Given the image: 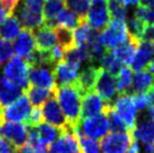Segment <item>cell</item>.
I'll use <instances>...</instances> for the list:
<instances>
[{
	"mask_svg": "<svg viewBox=\"0 0 154 153\" xmlns=\"http://www.w3.org/2000/svg\"><path fill=\"white\" fill-rule=\"evenodd\" d=\"M48 153H81L77 133L71 130L62 131L59 137L50 145Z\"/></svg>",
	"mask_w": 154,
	"mask_h": 153,
	"instance_id": "cell-12",
	"label": "cell"
},
{
	"mask_svg": "<svg viewBox=\"0 0 154 153\" xmlns=\"http://www.w3.org/2000/svg\"><path fill=\"white\" fill-rule=\"evenodd\" d=\"M28 73H29V65L25 60L19 56H13L7 61L4 67V76L7 80L11 81L13 83L25 91L28 86Z\"/></svg>",
	"mask_w": 154,
	"mask_h": 153,
	"instance_id": "cell-3",
	"label": "cell"
},
{
	"mask_svg": "<svg viewBox=\"0 0 154 153\" xmlns=\"http://www.w3.org/2000/svg\"><path fill=\"white\" fill-rule=\"evenodd\" d=\"M94 91L97 95H99L105 102L110 104V101L115 98L117 94L115 76L100 68V72H99V76L97 79Z\"/></svg>",
	"mask_w": 154,
	"mask_h": 153,
	"instance_id": "cell-13",
	"label": "cell"
},
{
	"mask_svg": "<svg viewBox=\"0 0 154 153\" xmlns=\"http://www.w3.org/2000/svg\"><path fill=\"white\" fill-rule=\"evenodd\" d=\"M85 20L82 18L78 17L74 13H72L70 9L65 7L62 11H61L57 17L54 19V21L52 23L51 27H64L68 30H75L78 26L81 24V21Z\"/></svg>",
	"mask_w": 154,
	"mask_h": 153,
	"instance_id": "cell-27",
	"label": "cell"
},
{
	"mask_svg": "<svg viewBox=\"0 0 154 153\" xmlns=\"http://www.w3.org/2000/svg\"><path fill=\"white\" fill-rule=\"evenodd\" d=\"M42 123H43V116H42L41 107H34L30 111L29 117H28V120H27L26 125L29 128H35Z\"/></svg>",
	"mask_w": 154,
	"mask_h": 153,
	"instance_id": "cell-42",
	"label": "cell"
},
{
	"mask_svg": "<svg viewBox=\"0 0 154 153\" xmlns=\"http://www.w3.org/2000/svg\"><path fill=\"white\" fill-rule=\"evenodd\" d=\"M77 136L81 153H100V144L97 140L88 139L79 133H77Z\"/></svg>",
	"mask_w": 154,
	"mask_h": 153,
	"instance_id": "cell-37",
	"label": "cell"
},
{
	"mask_svg": "<svg viewBox=\"0 0 154 153\" xmlns=\"http://www.w3.org/2000/svg\"><path fill=\"white\" fill-rule=\"evenodd\" d=\"M154 54V47L147 43H140L137 47L134 59L132 61V69L135 72L146 70L150 65Z\"/></svg>",
	"mask_w": 154,
	"mask_h": 153,
	"instance_id": "cell-21",
	"label": "cell"
},
{
	"mask_svg": "<svg viewBox=\"0 0 154 153\" xmlns=\"http://www.w3.org/2000/svg\"><path fill=\"white\" fill-rule=\"evenodd\" d=\"M99 72H100V68H96L94 65H90L78 76V79L74 82V85L81 91L82 96L87 92L94 90V86H96L97 79L99 76Z\"/></svg>",
	"mask_w": 154,
	"mask_h": 153,
	"instance_id": "cell-22",
	"label": "cell"
},
{
	"mask_svg": "<svg viewBox=\"0 0 154 153\" xmlns=\"http://www.w3.org/2000/svg\"><path fill=\"white\" fill-rule=\"evenodd\" d=\"M136 18H138L140 20H142L144 24H151L154 23V8L151 7H146L143 5H138L135 9V15Z\"/></svg>",
	"mask_w": 154,
	"mask_h": 153,
	"instance_id": "cell-39",
	"label": "cell"
},
{
	"mask_svg": "<svg viewBox=\"0 0 154 153\" xmlns=\"http://www.w3.org/2000/svg\"><path fill=\"white\" fill-rule=\"evenodd\" d=\"M63 60L79 69L81 68L82 64L91 61L89 53H88L86 47H77V46L71 48L70 51L65 52L64 59Z\"/></svg>",
	"mask_w": 154,
	"mask_h": 153,
	"instance_id": "cell-30",
	"label": "cell"
},
{
	"mask_svg": "<svg viewBox=\"0 0 154 153\" xmlns=\"http://www.w3.org/2000/svg\"><path fill=\"white\" fill-rule=\"evenodd\" d=\"M65 1L62 0H45L43 6L44 24L51 26L57 15L65 8Z\"/></svg>",
	"mask_w": 154,
	"mask_h": 153,
	"instance_id": "cell-29",
	"label": "cell"
},
{
	"mask_svg": "<svg viewBox=\"0 0 154 153\" xmlns=\"http://www.w3.org/2000/svg\"><path fill=\"white\" fill-rule=\"evenodd\" d=\"M100 63L103 65L101 69H103L105 71H107L108 73H110L111 76H117L120 69L124 67L118 60L116 59L115 56L111 54V52H107V53L101 58Z\"/></svg>",
	"mask_w": 154,
	"mask_h": 153,
	"instance_id": "cell-35",
	"label": "cell"
},
{
	"mask_svg": "<svg viewBox=\"0 0 154 153\" xmlns=\"http://www.w3.org/2000/svg\"><path fill=\"white\" fill-rule=\"evenodd\" d=\"M132 98L137 111H144L146 108H149L151 106V102L147 94H133Z\"/></svg>",
	"mask_w": 154,
	"mask_h": 153,
	"instance_id": "cell-41",
	"label": "cell"
},
{
	"mask_svg": "<svg viewBox=\"0 0 154 153\" xmlns=\"http://www.w3.org/2000/svg\"><path fill=\"white\" fill-rule=\"evenodd\" d=\"M140 43H141L140 39L128 36V39L124 44L117 46L116 48L111 50L110 52L124 67H128L132 64V61L134 59L135 52H136Z\"/></svg>",
	"mask_w": 154,
	"mask_h": 153,
	"instance_id": "cell-20",
	"label": "cell"
},
{
	"mask_svg": "<svg viewBox=\"0 0 154 153\" xmlns=\"http://www.w3.org/2000/svg\"><path fill=\"white\" fill-rule=\"evenodd\" d=\"M1 122H4V120H2V107L0 106V123Z\"/></svg>",
	"mask_w": 154,
	"mask_h": 153,
	"instance_id": "cell-54",
	"label": "cell"
},
{
	"mask_svg": "<svg viewBox=\"0 0 154 153\" xmlns=\"http://www.w3.org/2000/svg\"><path fill=\"white\" fill-rule=\"evenodd\" d=\"M149 71H150L151 73H153V74H154V59H152L150 65H149Z\"/></svg>",
	"mask_w": 154,
	"mask_h": 153,
	"instance_id": "cell-53",
	"label": "cell"
},
{
	"mask_svg": "<svg viewBox=\"0 0 154 153\" xmlns=\"http://www.w3.org/2000/svg\"><path fill=\"white\" fill-rule=\"evenodd\" d=\"M132 142L131 133L112 132L103 137L99 144L103 153H127Z\"/></svg>",
	"mask_w": 154,
	"mask_h": 153,
	"instance_id": "cell-9",
	"label": "cell"
},
{
	"mask_svg": "<svg viewBox=\"0 0 154 153\" xmlns=\"http://www.w3.org/2000/svg\"><path fill=\"white\" fill-rule=\"evenodd\" d=\"M143 153H154V145H145Z\"/></svg>",
	"mask_w": 154,
	"mask_h": 153,
	"instance_id": "cell-51",
	"label": "cell"
},
{
	"mask_svg": "<svg viewBox=\"0 0 154 153\" xmlns=\"http://www.w3.org/2000/svg\"><path fill=\"white\" fill-rule=\"evenodd\" d=\"M123 2H124L125 7L127 8L129 6H138V5L141 4V0H123Z\"/></svg>",
	"mask_w": 154,
	"mask_h": 153,
	"instance_id": "cell-48",
	"label": "cell"
},
{
	"mask_svg": "<svg viewBox=\"0 0 154 153\" xmlns=\"http://www.w3.org/2000/svg\"><path fill=\"white\" fill-rule=\"evenodd\" d=\"M66 8L74 13L78 17L85 19L89 10L90 0H66L65 1Z\"/></svg>",
	"mask_w": 154,
	"mask_h": 153,
	"instance_id": "cell-36",
	"label": "cell"
},
{
	"mask_svg": "<svg viewBox=\"0 0 154 153\" xmlns=\"http://www.w3.org/2000/svg\"><path fill=\"white\" fill-rule=\"evenodd\" d=\"M30 111H32L30 102L24 92L13 104L2 108V120L11 123H20V122L27 123Z\"/></svg>",
	"mask_w": 154,
	"mask_h": 153,
	"instance_id": "cell-8",
	"label": "cell"
},
{
	"mask_svg": "<svg viewBox=\"0 0 154 153\" xmlns=\"http://www.w3.org/2000/svg\"><path fill=\"white\" fill-rule=\"evenodd\" d=\"M127 153H141V148H140V143H137L135 141H133L131 146L127 150Z\"/></svg>",
	"mask_w": 154,
	"mask_h": 153,
	"instance_id": "cell-47",
	"label": "cell"
},
{
	"mask_svg": "<svg viewBox=\"0 0 154 153\" xmlns=\"http://www.w3.org/2000/svg\"><path fill=\"white\" fill-rule=\"evenodd\" d=\"M0 153H16L11 144L0 136Z\"/></svg>",
	"mask_w": 154,
	"mask_h": 153,
	"instance_id": "cell-45",
	"label": "cell"
},
{
	"mask_svg": "<svg viewBox=\"0 0 154 153\" xmlns=\"http://www.w3.org/2000/svg\"><path fill=\"white\" fill-rule=\"evenodd\" d=\"M23 94L24 91L15 83L7 80L4 76H0V106L7 107Z\"/></svg>",
	"mask_w": 154,
	"mask_h": 153,
	"instance_id": "cell-23",
	"label": "cell"
},
{
	"mask_svg": "<svg viewBox=\"0 0 154 153\" xmlns=\"http://www.w3.org/2000/svg\"><path fill=\"white\" fill-rule=\"evenodd\" d=\"M116 80V90L119 95L127 94L132 88L133 82V71L129 67H123L119 70L118 74L115 76Z\"/></svg>",
	"mask_w": 154,
	"mask_h": 153,
	"instance_id": "cell-31",
	"label": "cell"
},
{
	"mask_svg": "<svg viewBox=\"0 0 154 153\" xmlns=\"http://www.w3.org/2000/svg\"><path fill=\"white\" fill-rule=\"evenodd\" d=\"M28 81L30 86L48 89L52 91H55L57 88L53 68H50V67H30L29 73H28Z\"/></svg>",
	"mask_w": 154,
	"mask_h": 153,
	"instance_id": "cell-11",
	"label": "cell"
},
{
	"mask_svg": "<svg viewBox=\"0 0 154 153\" xmlns=\"http://www.w3.org/2000/svg\"><path fill=\"white\" fill-rule=\"evenodd\" d=\"M147 109H149V111H147V116L154 122V106H150Z\"/></svg>",
	"mask_w": 154,
	"mask_h": 153,
	"instance_id": "cell-52",
	"label": "cell"
},
{
	"mask_svg": "<svg viewBox=\"0 0 154 153\" xmlns=\"http://www.w3.org/2000/svg\"><path fill=\"white\" fill-rule=\"evenodd\" d=\"M141 41H143V43H147L154 47V23L145 25V28L141 36Z\"/></svg>",
	"mask_w": 154,
	"mask_h": 153,
	"instance_id": "cell-43",
	"label": "cell"
},
{
	"mask_svg": "<svg viewBox=\"0 0 154 153\" xmlns=\"http://www.w3.org/2000/svg\"><path fill=\"white\" fill-rule=\"evenodd\" d=\"M8 16H10V14H9V11L7 10V9L5 8V6L1 2H0V25L2 24L5 21V19L8 17Z\"/></svg>",
	"mask_w": 154,
	"mask_h": 153,
	"instance_id": "cell-46",
	"label": "cell"
},
{
	"mask_svg": "<svg viewBox=\"0 0 154 153\" xmlns=\"http://www.w3.org/2000/svg\"><path fill=\"white\" fill-rule=\"evenodd\" d=\"M25 95L27 96L29 102L34 107H39L43 105L47 99H50L55 95V91H52L48 89H44V88H39V87H35V86H28V88L24 91Z\"/></svg>",
	"mask_w": 154,
	"mask_h": 153,
	"instance_id": "cell-28",
	"label": "cell"
},
{
	"mask_svg": "<svg viewBox=\"0 0 154 153\" xmlns=\"http://www.w3.org/2000/svg\"><path fill=\"white\" fill-rule=\"evenodd\" d=\"M154 86V74L149 70H143L136 72L133 76L132 95L133 94H146Z\"/></svg>",
	"mask_w": 154,
	"mask_h": 153,
	"instance_id": "cell-24",
	"label": "cell"
},
{
	"mask_svg": "<svg viewBox=\"0 0 154 153\" xmlns=\"http://www.w3.org/2000/svg\"><path fill=\"white\" fill-rule=\"evenodd\" d=\"M41 111H42L43 119L46 120L47 124H50L52 126L59 128L61 131L70 130L68 122L65 119L64 114H63V111L61 109L59 102L56 100L55 95L44 102L43 105H42Z\"/></svg>",
	"mask_w": 154,
	"mask_h": 153,
	"instance_id": "cell-10",
	"label": "cell"
},
{
	"mask_svg": "<svg viewBox=\"0 0 154 153\" xmlns=\"http://www.w3.org/2000/svg\"><path fill=\"white\" fill-rule=\"evenodd\" d=\"M13 50L16 53V56H19L24 60L28 58L32 53H34L36 50V45H35L33 32L22 30V32L19 33V35L14 42Z\"/></svg>",
	"mask_w": 154,
	"mask_h": 153,
	"instance_id": "cell-19",
	"label": "cell"
},
{
	"mask_svg": "<svg viewBox=\"0 0 154 153\" xmlns=\"http://www.w3.org/2000/svg\"><path fill=\"white\" fill-rule=\"evenodd\" d=\"M110 19L107 0H90V7L85 20L92 30L96 32L103 30L109 24Z\"/></svg>",
	"mask_w": 154,
	"mask_h": 153,
	"instance_id": "cell-6",
	"label": "cell"
},
{
	"mask_svg": "<svg viewBox=\"0 0 154 153\" xmlns=\"http://www.w3.org/2000/svg\"><path fill=\"white\" fill-rule=\"evenodd\" d=\"M17 8L18 9H16L18 16L17 18L22 27H24V30L33 32V30H37L38 27H41L42 25H44L43 11H38V10H35V9L28 8L24 4L20 5V7L18 5Z\"/></svg>",
	"mask_w": 154,
	"mask_h": 153,
	"instance_id": "cell-15",
	"label": "cell"
},
{
	"mask_svg": "<svg viewBox=\"0 0 154 153\" xmlns=\"http://www.w3.org/2000/svg\"><path fill=\"white\" fill-rule=\"evenodd\" d=\"M55 98L68 122L69 128L75 132L81 120L82 94L74 83L57 87L55 90Z\"/></svg>",
	"mask_w": 154,
	"mask_h": 153,
	"instance_id": "cell-1",
	"label": "cell"
},
{
	"mask_svg": "<svg viewBox=\"0 0 154 153\" xmlns=\"http://www.w3.org/2000/svg\"><path fill=\"white\" fill-rule=\"evenodd\" d=\"M109 130H110V126H109L107 116L105 114H99L80 120L75 132L88 139L97 140V139L105 137L106 134L109 132Z\"/></svg>",
	"mask_w": 154,
	"mask_h": 153,
	"instance_id": "cell-4",
	"label": "cell"
},
{
	"mask_svg": "<svg viewBox=\"0 0 154 153\" xmlns=\"http://www.w3.org/2000/svg\"><path fill=\"white\" fill-rule=\"evenodd\" d=\"M62 1H65V0H62Z\"/></svg>",
	"mask_w": 154,
	"mask_h": 153,
	"instance_id": "cell-55",
	"label": "cell"
},
{
	"mask_svg": "<svg viewBox=\"0 0 154 153\" xmlns=\"http://www.w3.org/2000/svg\"><path fill=\"white\" fill-rule=\"evenodd\" d=\"M132 139L144 145H154V122L149 116H142L132 130Z\"/></svg>",
	"mask_w": 154,
	"mask_h": 153,
	"instance_id": "cell-14",
	"label": "cell"
},
{
	"mask_svg": "<svg viewBox=\"0 0 154 153\" xmlns=\"http://www.w3.org/2000/svg\"><path fill=\"white\" fill-rule=\"evenodd\" d=\"M128 30L125 21L110 19L107 27L99 33V41L106 50H114L128 39Z\"/></svg>",
	"mask_w": 154,
	"mask_h": 153,
	"instance_id": "cell-2",
	"label": "cell"
},
{
	"mask_svg": "<svg viewBox=\"0 0 154 153\" xmlns=\"http://www.w3.org/2000/svg\"><path fill=\"white\" fill-rule=\"evenodd\" d=\"M99 32L94 30L87 24L86 20H82L81 24L78 26L73 32L74 37V46L77 47H87L94 38L98 36Z\"/></svg>",
	"mask_w": 154,
	"mask_h": 153,
	"instance_id": "cell-25",
	"label": "cell"
},
{
	"mask_svg": "<svg viewBox=\"0 0 154 153\" xmlns=\"http://www.w3.org/2000/svg\"><path fill=\"white\" fill-rule=\"evenodd\" d=\"M145 25L142 20H140L138 18L135 16H133L132 18L128 19V23L126 24L127 26V30H128V35L131 37L137 38L141 41V36L143 34V30L145 28Z\"/></svg>",
	"mask_w": 154,
	"mask_h": 153,
	"instance_id": "cell-38",
	"label": "cell"
},
{
	"mask_svg": "<svg viewBox=\"0 0 154 153\" xmlns=\"http://www.w3.org/2000/svg\"></svg>",
	"mask_w": 154,
	"mask_h": 153,
	"instance_id": "cell-57",
	"label": "cell"
},
{
	"mask_svg": "<svg viewBox=\"0 0 154 153\" xmlns=\"http://www.w3.org/2000/svg\"><path fill=\"white\" fill-rule=\"evenodd\" d=\"M37 135H38L41 142L43 143L45 146L47 148V145H51L54 141L59 137L60 133L62 132L59 128L52 126L47 123H42L39 124L37 127H35Z\"/></svg>",
	"mask_w": 154,
	"mask_h": 153,
	"instance_id": "cell-32",
	"label": "cell"
},
{
	"mask_svg": "<svg viewBox=\"0 0 154 153\" xmlns=\"http://www.w3.org/2000/svg\"><path fill=\"white\" fill-rule=\"evenodd\" d=\"M147 96H149V99H150V102H151V106H154V86L151 88L147 92Z\"/></svg>",
	"mask_w": 154,
	"mask_h": 153,
	"instance_id": "cell-49",
	"label": "cell"
},
{
	"mask_svg": "<svg viewBox=\"0 0 154 153\" xmlns=\"http://www.w3.org/2000/svg\"><path fill=\"white\" fill-rule=\"evenodd\" d=\"M107 7L111 19L125 21L127 18V8L123 0H107Z\"/></svg>",
	"mask_w": 154,
	"mask_h": 153,
	"instance_id": "cell-34",
	"label": "cell"
},
{
	"mask_svg": "<svg viewBox=\"0 0 154 153\" xmlns=\"http://www.w3.org/2000/svg\"><path fill=\"white\" fill-rule=\"evenodd\" d=\"M33 35L37 51L48 52L57 43L54 28L45 24L38 27L37 30H33Z\"/></svg>",
	"mask_w": 154,
	"mask_h": 153,
	"instance_id": "cell-18",
	"label": "cell"
},
{
	"mask_svg": "<svg viewBox=\"0 0 154 153\" xmlns=\"http://www.w3.org/2000/svg\"><path fill=\"white\" fill-rule=\"evenodd\" d=\"M54 32L56 35V41L60 44L59 46L63 50L64 53L74 47L73 30L64 28V27H54Z\"/></svg>",
	"mask_w": 154,
	"mask_h": 153,
	"instance_id": "cell-33",
	"label": "cell"
},
{
	"mask_svg": "<svg viewBox=\"0 0 154 153\" xmlns=\"http://www.w3.org/2000/svg\"><path fill=\"white\" fill-rule=\"evenodd\" d=\"M44 2H45V0H24L23 4L28 8L35 9V10H38V11H43Z\"/></svg>",
	"mask_w": 154,
	"mask_h": 153,
	"instance_id": "cell-44",
	"label": "cell"
},
{
	"mask_svg": "<svg viewBox=\"0 0 154 153\" xmlns=\"http://www.w3.org/2000/svg\"><path fill=\"white\" fill-rule=\"evenodd\" d=\"M79 70H80L79 68L70 64L69 62L64 61V60L57 62L55 64L54 69H53L56 87L73 85L78 79Z\"/></svg>",
	"mask_w": 154,
	"mask_h": 153,
	"instance_id": "cell-16",
	"label": "cell"
},
{
	"mask_svg": "<svg viewBox=\"0 0 154 153\" xmlns=\"http://www.w3.org/2000/svg\"><path fill=\"white\" fill-rule=\"evenodd\" d=\"M20 32H22V25L16 15L8 16L0 25V36L8 42L15 41Z\"/></svg>",
	"mask_w": 154,
	"mask_h": 153,
	"instance_id": "cell-26",
	"label": "cell"
},
{
	"mask_svg": "<svg viewBox=\"0 0 154 153\" xmlns=\"http://www.w3.org/2000/svg\"><path fill=\"white\" fill-rule=\"evenodd\" d=\"M13 44L0 36V65L13 58Z\"/></svg>",
	"mask_w": 154,
	"mask_h": 153,
	"instance_id": "cell-40",
	"label": "cell"
},
{
	"mask_svg": "<svg viewBox=\"0 0 154 153\" xmlns=\"http://www.w3.org/2000/svg\"><path fill=\"white\" fill-rule=\"evenodd\" d=\"M115 111L117 113V115L120 117V119L123 120L126 130H131L132 131L134 126L137 123V109L133 98L131 94H124L119 95L118 97L116 98L115 104L112 105Z\"/></svg>",
	"mask_w": 154,
	"mask_h": 153,
	"instance_id": "cell-7",
	"label": "cell"
},
{
	"mask_svg": "<svg viewBox=\"0 0 154 153\" xmlns=\"http://www.w3.org/2000/svg\"><path fill=\"white\" fill-rule=\"evenodd\" d=\"M18 1H20V0H18Z\"/></svg>",
	"mask_w": 154,
	"mask_h": 153,
	"instance_id": "cell-56",
	"label": "cell"
},
{
	"mask_svg": "<svg viewBox=\"0 0 154 153\" xmlns=\"http://www.w3.org/2000/svg\"><path fill=\"white\" fill-rule=\"evenodd\" d=\"M143 6H146V7H151V8H154V0H141V4Z\"/></svg>",
	"mask_w": 154,
	"mask_h": 153,
	"instance_id": "cell-50",
	"label": "cell"
},
{
	"mask_svg": "<svg viewBox=\"0 0 154 153\" xmlns=\"http://www.w3.org/2000/svg\"><path fill=\"white\" fill-rule=\"evenodd\" d=\"M107 102H105L94 91L87 92L82 96L81 118H88L96 115L103 114Z\"/></svg>",
	"mask_w": 154,
	"mask_h": 153,
	"instance_id": "cell-17",
	"label": "cell"
},
{
	"mask_svg": "<svg viewBox=\"0 0 154 153\" xmlns=\"http://www.w3.org/2000/svg\"><path fill=\"white\" fill-rule=\"evenodd\" d=\"M29 128L26 124L1 122L0 123V136L11 144L15 151L18 152L25 145Z\"/></svg>",
	"mask_w": 154,
	"mask_h": 153,
	"instance_id": "cell-5",
	"label": "cell"
}]
</instances>
